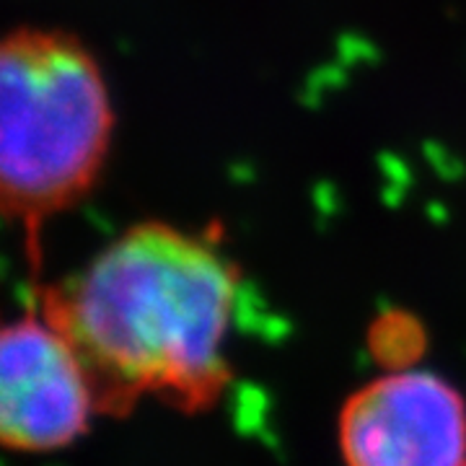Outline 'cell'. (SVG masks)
Wrapping results in <instances>:
<instances>
[{"instance_id":"cell-1","label":"cell","mask_w":466,"mask_h":466,"mask_svg":"<svg viewBox=\"0 0 466 466\" xmlns=\"http://www.w3.org/2000/svg\"><path fill=\"white\" fill-rule=\"evenodd\" d=\"M238 272L208 238L148 220L66 283L47 288L42 314L66 334L99 407L140 394L200 407L228 381Z\"/></svg>"},{"instance_id":"cell-2","label":"cell","mask_w":466,"mask_h":466,"mask_svg":"<svg viewBox=\"0 0 466 466\" xmlns=\"http://www.w3.org/2000/svg\"><path fill=\"white\" fill-rule=\"evenodd\" d=\"M115 133L99 63L78 36L16 29L0 47V198L36 254L45 220L91 192Z\"/></svg>"},{"instance_id":"cell-3","label":"cell","mask_w":466,"mask_h":466,"mask_svg":"<svg viewBox=\"0 0 466 466\" xmlns=\"http://www.w3.org/2000/svg\"><path fill=\"white\" fill-rule=\"evenodd\" d=\"M348 466H466V407L431 370H394L352 394L339 417Z\"/></svg>"},{"instance_id":"cell-4","label":"cell","mask_w":466,"mask_h":466,"mask_svg":"<svg viewBox=\"0 0 466 466\" xmlns=\"http://www.w3.org/2000/svg\"><path fill=\"white\" fill-rule=\"evenodd\" d=\"M96 407L81 355L45 314H26L3 329L0 435L8 449L67 446L84 433Z\"/></svg>"}]
</instances>
